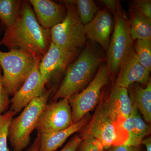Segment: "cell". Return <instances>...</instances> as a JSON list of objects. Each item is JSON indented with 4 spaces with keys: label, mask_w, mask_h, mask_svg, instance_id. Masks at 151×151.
<instances>
[{
    "label": "cell",
    "mask_w": 151,
    "mask_h": 151,
    "mask_svg": "<svg viewBox=\"0 0 151 151\" xmlns=\"http://www.w3.org/2000/svg\"><path fill=\"white\" fill-rule=\"evenodd\" d=\"M50 42V30L45 29L40 24L29 3L25 1L14 23L5 30L0 45L9 50H21L36 57L42 58Z\"/></svg>",
    "instance_id": "obj_1"
},
{
    "label": "cell",
    "mask_w": 151,
    "mask_h": 151,
    "mask_svg": "<svg viewBox=\"0 0 151 151\" xmlns=\"http://www.w3.org/2000/svg\"><path fill=\"white\" fill-rule=\"evenodd\" d=\"M104 60L98 49L88 44L76 60L68 67L65 77L53 100H69L89 82Z\"/></svg>",
    "instance_id": "obj_2"
},
{
    "label": "cell",
    "mask_w": 151,
    "mask_h": 151,
    "mask_svg": "<svg viewBox=\"0 0 151 151\" xmlns=\"http://www.w3.org/2000/svg\"><path fill=\"white\" fill-rule=\"evenodd\" d=\"M53 88L45 91L24 108L19 115L11 120L8 129V139L13 151H23L29 145L31 135L36 128L42 111L47 104Z\"/></svg>",
    "instance_id": "obj_3"
},
{
    "label": "cell",
    "mask_w": 151,
    "mask_h": 151,
    "mask_svg": "<svg viewBox=\"0 0 151 151\" xmlns=\"http://www.w3.org/2000/svg\"><path fill=\"white\" fill-rule=\"evenodd\" d=\"M38 57H36L21 50H11L7 52L0 50L3 83L9 96H13L21 87L31 72Z\"/></svg>",
    "instance_id": "obj_4"
},
{
    "label": "cell",
    "mask_w": 151,
    "mask_h": 151,
    "mask_svg": "<svg viewBox=\"0 0 151 151\" xmlns=\"http://www.w3.org/2000/svg\"><path fill=\"white\" fill-rule=\"evenodd\" d=\"M114 15L113 36L107 50V67L111 74H116L134 49L129 19L119 2Z\"/></svg>",
    "instance_id": "obj_5"
},
{
    "label": "cell",
    "mask_w": 151,
    "mask_h": 151,
    "mask_svg": "<svg viewBox=\"0 0 151 151\" xmlns=\"http://www.w3.org/2000/svg\"><path fill=\"white\" fill-rule=\"evenodd\" d=\"M83 128L81 136L88 135L102 143L105 150L111 146L125 144L128 134L122 126L117 124L108 110L107 101L100 103L91 120Z\"/></svg>",
    "instance_id": "obj_6"
},
{
    "label": "cell",
    "mask_w": 151,
    "mask_h": 151,
    "mask_svg": "<svg viewBox=\"0 0 151 151\" xmlns=\"http://www.w3.org/2000/svg\"><path fill=\"white\" fill-rule=\"evenodd\" d=\"M66 9L65 18L50 29L51 42L58 46L70 50L77 51L86 44L85 26L81 22L73 1H64Z\"/></svg>",
    "instance_id": "obj_7"
},
{
    "label": "cell",
    "mask_w": 151,
    "mask_h": 151,
    "mask_svg": "<svg viewBox=\"0 0 151 151\" xmlns=\"http://www.w3.org/2000/svg\"><path fill=\"white\" fill-rule=\"evenodd\" d=\"M111 74L106 64H102L89 85L81 93L68 100L73 124L80 121L97 106L101 89L108 83Z\"/></svg>",
    "instance_id": "obj_8"
},
{
    "label": "cell",
    "mask_w": 151,
    "mask_h": 151,
    "mask_svg": "<svg viewBox=\"0 0 151 151\" xmlns=\"http://www.w3.org/2000/svg\"><path fill=\"white\" fill-rule=\"evenodd\" d=\"M72 124L69 100L61 99L45 105L38 120L36 129L40 134H49L65 129Z\"/></svg>",
    "instance_id": "obj_9"
},
{
    "label": "cell",
    "mask_w": 151,
    "mask_h": 151,
    "mask_svg": "<svg viewBox=\"0 0 151 151\" xmlns=\"http://www.w3.org/2000/svg\"><path fill=\"white\" fill-rule=\"evenodd\" d=\"M42 58L36 59L32 70L21 87L10 100V109L14 115L20 112L35 98L42 96L45 92L46 82L39 69Z\"/></svg>",
    "instance_id": "obj_10"
},
{
    "label": "cell",
    "mask_w": 151,
    "mask_h": 151,
    "mask_svg": "<svg viewBox=\"0 0 151 151\" xmlns=\"http://www.w3.org/2000/svg\"><path fill=\"white\" fill-rule=\"evenodd\" d=\"M77 51H70L53 42L40 62L39 69L46 84L52 78L62 73L77 55Z\"/></svg>",
    "instance_id": "obj_11"
},
{
    "label": "cell",
    "mask_w": 151,
    "mask_h": 151,
    "mask_svg": "<svg viewBox=\"0 0 151 151\" xmlns=\"http://www.w3.org/2000/svg\"><path fill=\"white\" fill-rule=\"evenodd\" d=\"M116 86L128 88L134 83H140L145 87L151 79L150 71L139 61L134 48L122 64Z\"/></svg>",
    "instance_id": "obj_12"
},
{
    "label": "cell",
    "mask_w": 151,
    "mask_h": 151,
    "mask_svg": "<svg viewBox=\"0 0 151 151\" xmlns=\"http://www.w3.org/2000/svg\"><path fill=\"white\" fill-rule=\"evenodd\" d=\"M114 20L111 13L104 9L97 13L92 21L85 25L86 37L100 44L107 51L110 42Z\"/></svg>",
    "instance_id": "obj_13"
},
{
    "label": "cell",
    "mask_w": 151,
    "mask_h": 151,
    "mask_svg": "<svg viewBox=\"0 0 151 151\" xmlns=\"http://www.w3.org/2000/svg\"><path fill=\"white\" fill-rule=\"evenodd\" d=\"M40 24L45 29L50 30L59 24L66 14L65 6L50 0H30Z\"/></svg>",
    "instance_id": "obj_14"
},
{
    "label": "cell",
    "mask_w": 151,
    "mask_h": 151,
    "mask_svg": "<svg viewBox=\"0 0 151 151\" xmlns=\"http://www.w3.org/2000/svg\"><path fill=\"white\" fill-rule=\"evenodd\" d=\"M108 110L116 123L122 126L132 111V103L128 89L116 86L107 101Z\"/></svg>",
    "instance_id": "obj_15"
},
{
    "label": "cell",
    "mask_w": 151,
    "mask_h": 151,
    "mask_svg": "<svg viewBox=\"0 0 151 151\" xmlns=\"http://www.w3.org/2000/svg\"><path fill=\"white\" fill-rule=\"evenodd\" d=\"M122 127L128 136L125 144L129 145L139 147L144 138L151 133L150 126L142 119L138 108L133 103L132 112Z\"/></svg>",
    "instance_id": "obj_16"
},
{
    "label": "cell",
    "mask_w": 151,
    "mask_h": 151,
    "mask_svg": "<svg viewBox=\"0 0 151 151\" xmlns=\"http://www.w3.org/2000/svg\"><path fill=\"white\" fill-rule=\"evenodd\" d=\"M89 119L87 114L80 121L72 124L65 129L49 134H40L39 151H56L69 137L85 127L89 123Z\"/></svg>",
    "instance_id": "obj_17"
},
{
    "label": "cell",
    "mask_w": 151,
    "mask_h": 151,
    "mask_svg": "<svg viewBox=\"0 0 151 151\" xmlns=\"http://www.w3.org/2000/svg\"><path fill=\"white\" fill-rule=\"evenodd\" d=\"M128 93L132 103L140 111L147 124L151 122V82L145 87L134 83L128 88Z\"/></svg>",
    "instance_id": "obj_18"
},
{
    "label": "cell",
    "mask_w": 151,
    "mask_h": 151,
    "mask_svg": "<svg viewBox=\"0 0 151 151\" xmlns=\"http://www.w3.org/2000/svg\"><path fill=\"white\" fill-rule=\"evenodd\" d=\"M128 19L133 40H151V19L131 8Z\"/></svg>",
    "instance_id": "obj_19"
},
{
    "label": "cell",
    "mask_w": 151,
    "mask_h": 151,
    "mask_svg": "<svg viewBox=\"0 0 151 151\" xmlns=\"http://www.w3.org/2000/svg\"><path fill=\"white\" fill-rule=\"evenodd\" d=\"M23 1L0 0V20L6 28L12 26L16 20Z\"/></svg>",
    "instance_id": "obj_20"
},
{
    "label": "cell",
    "mask_w": 151,
    "mask_h": 151,
    "mask_svg": "<svg viewBox=\"0 0 151 151\" xmlns=\"http://www.w3.org/2000/svg\"><path fill=\"white\" fill-rule=\"evenodd\" d=\"M75 4L79 18L84 26L92 21L99 10L93 0L73 1Z\"/></svg>",
    "instance_id": "obj_21"
},
{
    "label": "cell",
    "mask_w": 151,
    "mask_h": 151,
    "mask_svg": "<svg viewBox=\"0 0 151 151\" xmlns=\"http://www.w3.org/2000/svg\"><path fill=\"white\" fill-rule=\"evenodd\" d=\"M139 61L149 71L151 70V40H137L134 48Z\"/></svg>",
    "instance_id": "obj_22"
},
{
    "label": "cell",
    "mask_w": 151,
    "mask_h": 151,
    "mask_svg": "<svg viewBox=\"0 0 151 151\" xmlns=\"http://www.w3.org/2000/svg\"><path fill=\"white\" fill-rule=\"evenodd\" d=\"M14 115L10 110L0 114V151H10L8 146V132L10 123Z\"/></svg>",
    "instance_id": "obj_23"
},
{
    "label": "cell",
    "mask_w": 151,
    "mask_h": 151,
    "mask_svg": "<svg viewBox=\"0 0 151 151\" xmlns=\"http://www.w3.org/2000/svg\"><path fill=\"white\" fill-rule=\"evenodd\" d=\"M83 139L76 151H104L103 145L96 138L88 135L82 136Z\"/></svg>",
    "instance_id": "obj_24"
},
{
    "label": "cell",
    "mask_w": 151,
    "mask_h": 151,
    "mask_svg": "<svg viewBox=\"0 0 151 151\" xmlns=\"http://www.w3.org/2000/svg\"><path fill=\"white\" fill-rule=\"evenodd\" d=\"M9 97L3 83L2 70L0 66V114L8 111L10 104Z\"/></svg>",
    "instance_id": "obj_25"
},
{
    "label": "cell",
    "mask_w": 151,
    "mask_h": 151,
    "mask_svg": "<svg viewBox=\"0 0 151 151\" xmlns=\"http://www.w3.org/2000/svg\"><path fill=\"white\" fill-rule=\"evenodd\" d=\"M131 5V8L151 19V0H135Z\"/></svg>",
    "instance_id": "obj_26"
},
{
    "label": "cell",
    "mask_w": 151,
    "mask_h": 151,
    "mask_svg": "<svg viewBox=\"0 0 151 151\" xmlns=\"http://www.w3.org/2000/svg\"><path fill=\"white\" fill-rule=\"evenodd\" d=\"M83 139L81 135L76 134L68 141L65 147L59 151H76Z\"/></svg>",
    "instance_id": "obj_27"
},
{
    "label": "cell",
    "mask_w": 151,
    "mask_h": 151,
    "mask_svg": "<svg viewBox=\"0 0 151 151\" xmlns=\"http://www.w3.org/2000/svg\"><path fill=\"white\" fill-rule=\"evenodd\" d=\"M107 151H140L139 147L126 144L111 146Z\"/></svg>",
    "instance_id": "obj_28"
},
{
    "label": "cell",
    "mask_w": 151,
    "mask_h": 151,
    "mask_svg": "<svg viewBox=\"0 0 151 151\" xmlns=\"http://www.w3.org/2000/svg\"><path fill=\"white\" fill-rule=\"evenodd\" d=\"M99 1L113 14L116 10L119 2L116 0H101Z\"/></svg>",
    "instance_id": "obj_29"
},
{
    "label": "cell",
    "mask_w": 151,
    "mask_h": 151,
    "mask_svg": "<svg viewBox=\"0 0 151 151\" xmlns=\"http://www.w3.org/2000/svg\"><path fill=\"white\" fill-rule=\"evenodd\" d=\"M40 146V134L37 133V136L30 146L25 151H39Z\"/></svg>",
    "instance_id": "obj_30"
},
{
    "label": "cell",
    "mask_w": 151,
    "mask_h": 151,
    "mask_svg": "<svg viewBox=\"0 0 151 151\" xmlns=\"http://www.w3.org/2000/svg\"><path fill=\"white\" fill-rule=\"evenodd\" d=\"M141 144L145 145L147 149V151H151V137L146 138L142 141Z\"/></svg>",
    "instance_id": "obj_31"
}]
</instances>
